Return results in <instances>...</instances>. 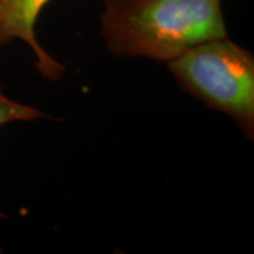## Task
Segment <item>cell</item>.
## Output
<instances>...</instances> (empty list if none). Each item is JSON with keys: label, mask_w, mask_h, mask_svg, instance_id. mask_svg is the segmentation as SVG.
<instances>
[{"label": "cell", "mask_w": 254, "mask_h": 254, "mask_svg": "<svg viewBox=\"0 0 254 254\" xmlns=\"http://www.w3.org/2000/svg\"><path fill=\"white\" fill-rule=\"evenodd\" d=\"M175 82L254 138V55L227 37L190 47L167 63Z\"/></svg>", "instance_id": "obj_2"}, {"label": "cell", "mask_w": 254, "mask_h": 254, "mask_svg": "<svg viewBox=\"0 0 254 254\" xmlns=\"http://www.w3.org/2000/svg\"><path fill=\"white\" fill-rule=\"evenodd\" d=\"M51 0H0V47L14 41L26 43L34 55L38 72L47 81H60L66 66L55 60L37 40L36 26Z\"/></svg>", "instance_id": "obj_3"}, {"label": "cell", "mask_w": 254, "mask_h": 254, "mask_svg": "<svg viewBox=\"0 0 254 254\" xmlns=\"http://www.w3.org/2000/svg\"><path fill=\"white\" fill-rule=\"evenodd\" d=\"M100 34L115 57L168 63L227 30L222 0H105Z\"/></svg>", "instance_id": "obj_1"}, {"label": "cell", "mask_w": 254, "mask_h": 254, "mask_svg": "<svg viewBox=\"0 0 254 254\" xmlns=\"http://www.w3.org/2000/svg\"><path fill=\"white\" fill-rule=\"evenodd\" d=\"M47 118L43 110L10 98L0 82V127L16 122H34Z\"/></svg>", "instance_id": "obj_4"}]
</instances>
